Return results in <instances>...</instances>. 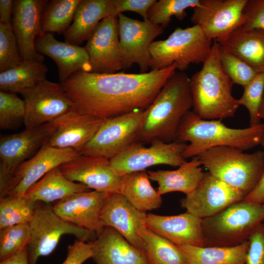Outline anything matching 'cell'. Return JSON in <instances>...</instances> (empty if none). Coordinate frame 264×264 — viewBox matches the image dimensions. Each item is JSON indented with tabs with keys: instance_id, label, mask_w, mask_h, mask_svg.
Returning a JSON list of instances; mask_svg holds the SVG:
<instances>
[{
	"instance_id": "cell-1",
	"label": "cell",
	"mask_w": 264,
	"mask_h": 264,
	"mask_svg": "<svg viewBox=\"0 0 264 264\" xmlns=\"http://www.w3.org/2000/svg\"><path fill=\"white\" fill-rule=\"evenodd\" d=\"M176 70L174 64L146 73L78 71L61 84L76 110L107 119L147 109Z\"/></svg>"
},
{
	"instance_id": "cell-2",
	"label": "cell",
	"mask_w": 264,
	"mask_h": 264,
	"mask_svg": "<svg viewBox=\"0 0 264 264\" xmlns=\"http://www.w3.org/2000/svg\"><path fill=\"white\" fill-rule=\"evenodd\" d=\"M190 79L184 72H176L166 82L151 105L143 110L138 142L177 140V132L186 113L193 107Z\"/></svg>"
},
{
	"instance_id": "cell-3",
	"label": "cell",
	"mask_w": 264,
	"mask_h": 264,
	"mask_svg": "<svg viewBox=\"0 0 264 264\" xmlns=\"http://www.w3.org/2000/svg\"><path fill=\"white\" fill-rule=\"evenodd\" d=\"M218 47L214 41L201 68L190 79L193 111L206 120L233 117L241 106L232 94L234 83L221 66Z\"/></svg>"
},
{
	"instance_id": "cell-4",
	"label": "cell",
	"mask_w": 264,
	"mask_h": 264,
	"mask_svg": "<svg viewBox=\"0 0 264 264\" xmlns=\"http://www.w3.org/2000/svg\"><path fill=\"white\" fill-rule=\"evenodd\" d=\"M262 125L244 129L225 126L220 120L201 118L193 110L182 118L177 132V140L189 142L183 152L186 159L199 155L215 147L228 146L243 151L260 144Z\"/></svg>"
},
{
	"instance_id": "cell-5",
	"label": "cell",
	"mask_w": 264,
	"mask_h": 264,
	"mask_svg": "<svg viewBox=\"0 0 264 264\" xmlns=\"http://www.w3.org/2000/svg\"><path fill=\"white\" fill-rule=\"evenodd\" d=\"M198 156L208 172L245 196L256 186L264 171V152L261 151L248 154L238 148L220 146Z\"/></svg>"
},
{
	"instance_id": "cell-6",
	"label": "cell",
	"mask_w": 264,
	"mask_h": 264,
	"mask_svg": "<svg viewBox=\"0 0 264 264\" xmlns=\"http://www.w3.org/2000/svg\"><path fill=\"white\" fill-rule=\"evenodd\" d=\"M264 220L262 204L244 200L235 202L214 216L202 219L204 246L232 247L248 240Z\"/></svg>"
},
{
	"instance_id": "cell-7",
	"label": "cell",
	"mask_w": 264,
	"mask_h": 264,
	"mask_svg": "<svg viewBox=\"0 0 264 264\" xmlns=\"http://www.w3.org/2000/svg\"><path fill=\"white\" fill-rule=\"evenodd\" d=\"M213 44L198 25L176 28L166 39L152 43L150 68L160 70L176 64L177 70L184 72L191 64H203Z\"/></svg>"
},
{
	"instance_id": "cell-8",
	"label": "cell",
	"mask_w": 264,
	"mask_h": 264,
	"mask_svg": "<svg viewBox=\"0 0 264 264\" xmlns=\"http://www.w3.org/2000/svg\"><path fill=\"white\" fill-rule=\"evenodd\" d=\"M29 224L31 233L28 245L29 264H37L39 257L50 254L64 235H71L86 242H91L97 237L94 232L63 220L54 212L52 206L41 202H38Z\"/></svg>"
},
{
	"instance_id": "cell-9",
	"label": "cell",
	"mask_w": 264,
	"mask_h": 264,
	"mask_svg": "<svg viewBox=\"0 0 264 264\" xmlns=\"http://www.w3.org/2000/svg\"><path fill=\"white\" fill-rule=\"evenodd\" d=\"M143 110L105 119L91 139L80 151L81 155L111 159L138 142Z\"/></svg>"
},
{
	"instance_id": "cell-10",
	"label": "cell",
	"mask_w": 264,
	"mask_h": 264,
	"mask_svg": "<svg viewBox=\"0 0 264 264\" xmlns=\"http://www.w3.org/2000/svg\"><path fill=\"white\" fill-rule=\"evenodd\" d=\"M150 143L147 147L139 142L132 144L110 159L111 166L124 176L157 165L179 167L186 161L182 155L187 145L184 142L155 140Z\"/></svg>"
},
{
	"instance_id": "cell-11",
	"label": "cell",
	"mask_w": 264,
	"mask_h": 264,
	"mask_svg": "<svg viewBox=\"0 0 264 264\" xmlns=\"http://www.w3.org/2000/svg\"><path fill=\"white\" fill-rule=\"evenodd\" d=\"M51 123L2 136L0 140V197L5 193L17 169L46 144L55 132Z\"/></svg>"
},
{
	"instance_id": "cell-12",
	"label": "cell",
	"mask_w": 264,
	"mask_h": 264,
	"mask_svg": "<svg viewBox=\"0 0 264 264\" xmlns=\"http://www.w3.org/2000/svg\"><path fill=\"white\" fill-rule=\"evenodd\" d=\"M20 94L25 103L23 124L26 129L51 122L64 113L75 110L61 83L45 79Z\"/></svg>"
},
{
	"instance_id": "cell-13",
	"label": "cell",
	"mask_w": 264,
	"mask_h": 264,
	"mask_svg": "<svg viewBox=\"0 0 264 264\" xmlns=\"http://www.w3.org/2000/svg\"><path fill=\"white\" fill-rule=\"evenodd\" d=\"M119 48L123 69L136 64L140 73L147 72L152 57L151 44L164 32V28L149 20L139 21L118 15Z\"/></svg>"
},
{
	"instance_id": "cell-14",
	"label": "cell",
	"mask_w": 264,
	"mask_h": 264,
	"mask_svg": "<svg viewBox=\"0 0 264 264\" xmlns=\"http://www.w3.org/2000/svg\"><path fill=\"white\" fill-rule=\"evenodd\" d=\"M247 0H200L191 21L209 40L221 43L241 24Z\"/></svg>"
},
{
	"instance_id": "cell-15",
	"label": "cell",
	"mask_w": 264,
	"mask_h": 264,
	"mask_svg": "<svg viewBox=\"0 0 264 264\" xmlns=\"http://www.w3.org/2000/svg\"><path fill=\"white\" fill-rule=\"evenodd\" d=\"M245 197L243 192L208 172L204 173L197 187L182 198L180 203L187 212L204 219L242 200Z\"/></svg>"
},
{
	"instance_id": "cell-16",
	"label": "cell",
	"mask_w": 264,
	"mask_h": 264,
	"mask_svg": "<svg viewBox=\"0 0 264 264\" xmlns=\"http://www.w3.org/2000/svg\"><path fill=\"white\" fill-rule=\"evenodd\" d=\"M80 155L74 150L59 149L45 144L33 157L25 161L17 169L5 193L0 198L23 196L30 187L47 173Z\"/></svg>"
},
{
	"instance_id": "cell-17",
	"label": "cell",
	"mask_w": 264,
	"mask_h": 264,
	"mask_svg": "<svg viewBox=\"0 0 264 264\" xmlns=\"http://www.w3.org/2000/svg\"><path fill=\"white\" fill-rule=\"evenodd\" d=\"M60 168L68 179L89 189L109 194L121 193L123 176L113 169L109 159L80 154Z\"/></svg>"
},
{
	"instance_id": "cell-18",
	"label": "cell",
	"mask_w": 264,
	"mask_h": 264,
	"mask_svg": "<svg viewBox=\"0 0 264 264\" xmlns=\"http://www.w3.org/2000/svg\"><path fill=\"white\" fill-rule=\"evenodd\" d=\"M85 47L89 55L92 72L112 73L123 69L119 48L118 16L102 20Z\"/></svg>"
},
{
	"instance_id": "cell-19",
	"label": "cell",
	"mask_w": 264,
	"mask_h": 264,
	"mask_svg": "<svg viewBox=\"0 0 264 264\" xmlns=\"http://www.w3.org/2000/svg\"><path fill=\"white\" fill-rule=\"evenodd\" d=\"M147 216L146 212L133 207L121 193L110 194L102 211L101 225L102 228L114 229L132 245L144 252L145 244L141 232L147 226Z\"/></svg>"
},
{
	"instance_id": "cell-20",
	"label": "cell",
	"mask_w": 264,
	"mask_h": 264,
	"mask_svg": "<svg viewBox=\"0 0 264 264\" xmlns=\"http://www.w3.org/2000/svg\"><path fill=\"white\" fill-rule=\"evenodd\" d=\"M110 194L95 190L76 193L55 202L52 209L63 220L97 235L103 228L101 215Z\"/></svg>"
},
{
	"instance_id": "cell-21",
	"label": "cell",
	"mask_w": 264,
	"mask_h": 264,
	"mask_svg": "<svg viewBox=\"0 0 264 264\" xmlns=\"http://www.w3.org/2000/svg\"><path fill=\"white\" fill-rule=\"evenodd\" d=\"M47 0L14 1L12 28L23 60L43 62L44 58L36 50L35 43L41 32V20Z\"/></svg>"
},
{
	"instance_id": "cell-22",
	"label": "cell",
	"mask_w": 264,
	"mask_h": 264,
	"mask_svg": "<svg viewBox=\"0 0 264 264\" xmlns=\"http://www.w3.org/2000/svg\"><path fill=\"white\" fill-rule=\"evenodd\" d=\"M105 120L76 110H70L50 122L56 130L46 144L79 153L94 136Z\"/></svg>"
},
{
	"instance_id": "cell-23",
	"label": "cell",
	"mask_w": 264,
	"mask_h": 264,
	"mask_svg": "<svg viewBox=\"0 0 264 264\" xmlns=\"http://www.w3.org/2000/svg\"><path fill=\"white\" fill-rule=\"evenodd\" d=\"M35 47L39 53L54 61L60 83L76 72H92L89 55L85 47L58 41L52 33H45L37 37Z\"/></svg>"
},
{
	"instance_id": "cell-24",
	"label": "cell",
	"mask_w": 264,
	"mask_h": 264,
	"mask_svg": "<svg viewBox=\"0 0 264 264\" xmlns=\"http://www.w3.org/2000/svg\"><path fill=\"white\" fill-rule=\"evenodd\" d=\"M202 219L189 212L174 216L148 213L147 227L177 245L204 246Z\"/></svg>"
},
{
	"instance_id": "cell-25",
	"label": "cell",
	"mask_w": 264,
	"mask_h": 264,
	"mask_svg": "<svg viewBox=\"0 0 264 264\" xmlns=\"http://www.w3.org/2000/svg\"><path fill=\"white\" fill-rule=\"evenodd\" d=\"M90 242L96 264H149L144 252L111 227H104Z\"/></svg>"
},
{
	"instance_id": "cell-26",
	"label": "cell",
	"mask_w": 264,
	"mask_h": 264,
	"mask_svg": "<svg viewBox=\"0 0 264 264\" xmlns=\"http://www.w3.org/2000/svg\"><path fill=\"white\" fill-rule=\"evenodd\" d=\"M118 15L111 0H82L72 24L64 33L65 41L79 45L88 41L102 20Z\"/></svg>"
},
{
	"instance_id": "cell-27",
	"label": "cell",
	"mask_w": 264,
	"mask_h": 264,
	"mask_svg": "<svg viewBox=\"0 0 264 264\" xmlns=\"http://www.w3.org/2000/svg\"><path fill=\"white\" fill-rule=\"evenodd\" d=\"M198 156L186 161L175 170L148 171L150 180L157 182L160 195L173 192H180L187 195L198 186L204 172Z\"/></svg>"
},
{
	"instance_id": "cell-28",
	"label": "cell",
	"mask_w": 264,
	"mask_h": 264,
	"mask_svg": "<svg viewBox=\"0 0 264 264\" xmlns=\"http://www.w3.org/2000/svg\"><path fill=\"white\" fill-rule=\"evenodd\" d=\"M90 190L85 185L68 179L58 167L30 187L23 196L35 202L49 204Z\"/></svg>"
},
{
	"instance_id": "cell-29",
	"label": "cell",
	"mask_w": 264,
	"mask_h": 264,
	"mask_svg": "<svg viewBox=\"0 0 264 264\" xmlns=\"http://www.w3.org/2000/svg\"><path fill=\"white\" fill-rule=\"evenodd\" d=\"M219 44L258 73H264V30L237 29Z\"/></svg>"
},
{
	"instance_id": "cell-30",
	"label": "cell",
	"mask_w": 264,
	"mask_h": 264,
	"mask_svg": "<svg viewBox=\"0 0 264 264\" xmlns=\"http://www.w3.org/2000/svg\"><path fill=\"white\" fill-rule=\"evenodd\" d=\"M177 246L185 256L188 264H245L249 241L232 247Z\"/></svg>"
},
{
	"instance_id": "cell-31",
	"label": "cell",
	"mask_w": 264,
	"mask_h": 264,
	"mask_svg": "<svg viewBox=\"0 0 264 264\" xmlns=\"http://www.w3.org/2000/svg\"><path fill=\"white\" fill-rule=\"evenodd\" d=\"M121 194L137 210L146 212L160 207L161 196L152 186L145 171L123 176Z\"/></svg>"
},
{
	"instance_id": "cell-32",
	"label": "cell",
	"mask_w": 264,
	"mask_h": 264,
	"mask_svg": "<svg viewBox=\"0 0 264 264\" xmlns=\"http://www.w3.org/2000/svg\"><path fill=\"white\" fill-rule=\"evenodd\" d=\"M48 68L43 62L22 60L16 66L0 73V90L20 93L46 79Z\"/></svg>"
},
{
	"instance_id": "cell-33",
	"label": "cell",
	"mask_w": 264,
	"mask_h": 264,
	"mask_svg": "<svg viewBox=\"0 0 264 264\" xmlns=\"http://www.w3.org/2000/svg\"><path fill=\"white\" fill-rule=\"evenodd\" d=\"M145 248L144 253L149 264H188L179 247L147 226L141 230Z\"/></svg>"
},
{
	"instance_id": "cell-34",
	"label": "cell",
	"mask_w": 264,
	"mask_h": 264,
	"mask_svg": "<svg viewBox=\"0 0 264 264\" xmlns=\"http://www.w3.org/2000/svg\"><path fill=\"white\" fill-rule=\"evenodd\" d=\"M82 0H52L43 12L40 34L64 33L70 26Z\"/></svg>"
},
{
	"instance_id": "cell-35",
	"label": "cell",
	"mask_w": 264,
	"mask_h": 264,
	"mask_svg": "<svg viewBox=\"0 0 264 264\" xmlns=\"http://www.w3.org/2000/svg\"><path fill=\"white\" fill-rule=\"evenodd\" d=\"M37 203L24 196L0 198V229L29 224Z\"/></svg>"
},
{
	"instance_id": "cell-36",
	"label": "cell",
	"mask_w": 264,
	"mask_h": 264,
	"mask_svg": "<svg viewBox=\"0 0 264 264\" xmlns=\"http://www.w3.org/2000/svg\"><path fill=\"white\" fill-rule=\"evenodd\" d=\"M200 2V0H156L149 10L148 19L165 28L173 17L180 21L183 20L187 16L186 10L198 6Z\"/></svg>"
},
{
	"instance_id": "cell-37",
	"label": "cell",
	"mask_w": 264,
	"mask_h": 264,
	"mask_svg": "<svg viewBox=\"0 0 264 264\" xmlns=\"http://www.w3.org/2000/svg\"><path fill=\"white\" fill-rule=\"evenodd\" d=\"M218 53L221 66L234 84L244 87L258 73L249 64L219 43Z\"/></svg>"
},
{
	"instance_id": "cell-38",
	"label": "cell",
	"mask_w": 264,
	"mask_h": 264,
	"mask_svg": "<svg viewBox=\"0 0 264 264\" xmlns=\"http://www.w3.org/2000/svg\"><path fill=\"white\" fill-rule=\"evenodd\" d=\"M31 238L29 224L0 229V261L4 260L28 246Z\"/></svg>"
},
{
	"instance_id": "cell-39",
	"label": "cell",
	"mask_w": 264,
	"mask_h": 264,
	"mask_svg": "<svg viewBox=\"0 0 264 264\" xmlns=\"http://www.w3.org/2000/svg\"><path fill=\"white\" fill-rule=\"evenodd\" d=\"M25 113L23 100L16 93L0 91V128L14 129L24 122Z\"/></svg>"
},
{
	"instance_id": "cell-40",
	"label": "cell",
	"mask_w": 264,
	"mask_h": 264,
	"mask_svg": "<svg viewBox=\"0 0 264 264\" xmlns=\"http://www.w3.org/2000/svg\"><path fill=\"white\" fill-rule=\"evenodd\" d=\"M243 88V93L239 99L240 104L248 111L250 126L260 125L259 110L264 94V73H258Z\"/></svg>"
},
{
	"instance_id": "cell-41",
	"label": "cell",
	"mask_w": 264,
	"mask_h": 264,
	"mask_svg": "<svg viewBox=\"0 0 264 264\" xmlns=\"http://www.w3.org/2000/svg\"><path fill=\"white\" fill-rule=\"evenodd\" d=\"M22 60L12 26L0 23V72L16 66Z\"/></svg>"
},
{
	"instance_id": "cell-42",
	"label": "cell",
	"mask_w": 264,
	"mask_h": 264,
	"mask_svg": "<svg viewBox=\"0 0 264 264\" xmlns=\"http://www.w3.org/2000/svg\"><path fill=\"white\" fill-rule=\"evenodd\" d=\"M238 29L264 30V0H247Z\"/></svg>"
},
{
	"instance_id": "cell-43",
	"label": "cell",
	"mask_w": 264,
	"mask_h": 264,
	"mask_svg": "<svg viewBox=\"0 0 264 264\" xmlns=\"http://www.w3.org/2000/svg\"><path fill=\"white\" fill-rule=\"evenodd\" d=\"M245 264H264V223L259 224L249 239Z\"/></svg>"
},
{
	"instance_id": "cell-44",
	"label": "cell",
	"mask_w": 264,
	"mask_h": 264,
	"mask_svg": "<svg viewBox=\"0 0 264 264\" xmlns=\"http://www.w3.org/2000/svg\"><path fill=\"white\" fill-rule=\"evenodd\" d=\"M92 247L90 242L78 240L67 247V255L62 264H83L92 258Z\"/></svg>"
},
{
	"instance_id": "cell-45",
	"label": "cell",
	"mask_w": 264,
	"mask_h": 264,
	"mask_svg": "<svg viewBox=\"0 0 264 264\" xmlns=\"http://www.w3.org/2000/svg\"><path fill=\"white\" fill-rule=\"evenodd\" d=\"M156 0H111L117 13L132 11L137 13L143 19H148L149 10Z\"/></svg>"
},
{
	"instance_id": "cell-46",
	"label": "cell",
	"mask_w": 264,
	"mask_h": 264,
	"mask_svg": "<svg viewBox=\"0 0 264 264\" xmlns=\"http://www.w3.org/2000/svg\"><path fill=\"white\" fill-rule=\"evenodd\" d=\"M243 200L252 203H262L264 200V171L256 186Z\"/></svg>"
},
{
	"instance_id": "cell-47",
	"label": "cell",
	"mask_w": 264,
	"mask_h": 264,
	"mask_svg": "<svg viewBox=\"0 0 264 264\" xmlns=\"http://www.w3.org/2000/svg\"><path fill=\"white\" fill-rule=\"evenodd\" d=\"M14 1L0 0V23L12 26Z\"/></svg>"
},
{
	"instance_id": "cell-48",
	"label": "cell",
	"mask_w": 264,
	"mask_h": 264,
	"mask_svg": "<svg viewBox=\"0 0 264 264\" xmlns=\"http://www.w3.org/2000/svg\"><path fill=\"white\" fill-rule=\"evenodd\" d=\"M0 264H29L28 246L22 249L7 259L0 261Z\"/></svg>"
},
{
	"instance_id": "cell-49",
	"label": "cell",
	"mask_w": 264,
	"mask_h": 264,
	"mask_svg": "<svg viewBox=\"0 0 264 264\" xmlns=\"http://www.w3.org/2000/svg\"><path fill=\"white\" fill-rule=\"evenodd\" d=\"M259 115L261 119H264V94L259 110Z\"/></svg>"
},
{
	"instance_id": "cell-50",
	"label": "cell",
	"mask_w": 264,
	"mask_h": 264,
	"mask_svg": "<svg viewBox=\"0 0 264 264\" xmlns=\"http://www.w3.org/2000/svg\"><path fill=\"white\" fill-rule=\"evenodd\" d=\"M262 133L260 144L264 148V122L263 123H262Z\"/></svg>"
},
{
	"instance_id": "cell-51",
	"label": "cell",
	"mask_w": 264,
	"mask_h": 264,
	"mask_svg": "<svg viewBox=\"0 0 264 264\" xmlns=\"http://www.w3.org/2000/svg\"><path fill=\"white\" fill-rule=\"evenodd\" d=\"M262 206H263V207L264 208V200H263V202L262 203Z\"/></svg>"
}]
</instances>
